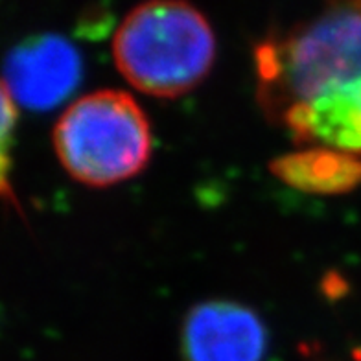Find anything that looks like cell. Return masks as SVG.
<instances>
[{
    "instance_id": "5b68a950",
    "label": "cell",
    "mask_w": 361,
    "mask_h": 361,
    "mask_svg": "<svg viewBox=\"0 0 361 361\" xmlns=\"http://www.w3.org/2000/svg\"><path fill=\"white\" fill-rule=\"evenodd\" d=\"M83 65L78 50L68 41L44 35L23 44L8 61V87L15 100L50 109L61 104L80 85Z\"/></svg>"
},
{
    "instance_id": "3957f363",
    "label": "cell",
    "mask_w": 361,
    "mask_h": 361,
    "mask_svg": "<svg viewBox=\"0 0 361 361\" xmlns=\"http://www.w3.org/2000/svg\"><path fill=\"white\" fill-rule=\"evenodd\" d=\"M57 161L90 188H107L138 176L152 159V126L124 90L102 89L63 111L52 133Z\"/></svg>"
},
{
    "instance_id": "277c9868",
    "label": "cell",
    "mask_w": 361,
    "mask_h": 361,
    "mask_svg": "<svg viewBox=\"0 0 361 361\" xmlns=\"http://www.w3.org/2000/svg\"><path fill=\"white\" fill-rule=\"evenodd\" d=\"M266 324L255 310L234 300H204L186 314L180 326L185 361H264Z\"/></svg>"
},
{
    "instance_id": "7a4b0ae2",
    "label": "cell",
    "mask_w": 361,
    "mask_h": 361,
    "mask_svg": "<svg viewBox=\"0 0 361 361\" xmlns=\"http://www.w3.org/2000/svg\"><path fill=\"white\" fill-rule=\"evenodd\" d=\"M216 34L188 0H144L113 37L114 65L129 85L153 98H179L203 83L216 61Z\"/></svg>"
},
{
    "instance_id": "8992f818",
    "label": "cell",
    "mask_w": 361,
    "mask_h": 361,
    "mask_svg": "<svg viewBox=\"0 0 361 361\" xmlns=\"http://www.w3.org/2000/svg\"><path fill=\"white\" fill-rule=\"evenodd\" d=\"M271 170L286 185L314 194H341L361 183V159L328 147H299Z\"/></svg>"
},
{
    "instance_id": "6da1fadb",
    "label": "cell",
    "mask_w": 361,
    "mask_h": 361,
    "mask_svg": "<svg viewBox=\"0 0 361 361\" xmlns=\"http://www.w3.org/2000/svg\"><path fill=\"white\" fill-rule=\"evenodd\" d=\"M257 100L299 147L361 159V0H323L255 50Z\"/></svg>"
},
{
    "instance_id": "52a82bcc",
    "label": "cell",
    "mask_w": 361,
    "mask_h": 361,
    "mask_svg": "<svg viewBox=\"0 0 361 361\" xmlns=\"http://www.w3.org/2000/svg\"><path fill=\"white\" fill-rule=\"evenodd\" d=\"M17 100L10 87L0 80V201H4L15 210H20L19 200L15 195L11 171H13V142L17 129Z\"/></svg>"
}]
</instances>
